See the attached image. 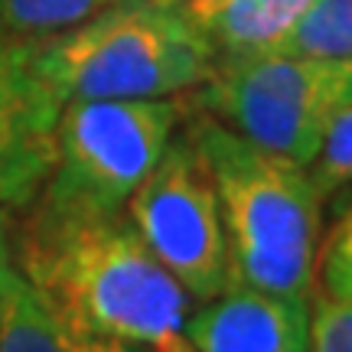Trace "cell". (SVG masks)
I'll return each instance as SVG.
<instances>
[{
	"mask_svg": "<svg viewBox=\"0 0 352 352\" xmlns=\"http://www.w3.org/2000/svg\"><path fill=\"white\" fill-rule=\"evenodd\" d=\"M16 271V258H13V212L0 206V294L7 287V280Z\"/></svg>",
	"mask_w": 352,
	"mask_h": 352,
	"instance_id": "16",
	"label": "cell"
},
{
	"mask_svg": "<svg viewBox=\"0 0 352 352\" xmlns=\"http://www.w3.org/2000/svg\"><path fill=\"white\" fill-rule=\"evenodd\" d=\"M219 59L271 52L314 0H186Z\"/></svg>",
	"mask_w": 352,
	"mask_h": 352,
	"instance_id": "9",
	"label": "cell"
},
{
	"mask_svg": "<svg viewBox=\"0 0 352 352\" xmlns=\"http://www.w3.org/2000/svg\"><path fill=\"white\" fill-rule=\"evenodd\" d=\"M183 336L196 352H314L310 297L232 284L212 300L192 303Z\"/></svg>",
	"mask_w": 352,
	"mask_h": 352,
	"instance_id": "8",
	"label": "cell"
},
{
	"mask_svg": "<svg viewBox=\"0 0 352 352\" xmlns=\"http://www.w3.org/2000/svg\"><path fill=\"white\" fill-rule=\"evenodd\" d=\"M307 173L314 179L316 192L329 202L352 186V108L342 111L329 131L323 134L314 160L307 164Z\"/></svg>",
	"mask_w": 352,
	"mask_h": 352,
	"instance_id": "14",
	"label": "cell"
},
{
	"mask_svg": "<svg viewBox=\"0 0 352 352\" xmlns=\"http://www.w3.org/2000/svg\"><path fill=\"white\" fill-rule=\"evenodd\" d=\"M186 104L307 166L329 124L352 108V56L258 52L219 59Z\"/></svg>",
	"mask_w": 352,
	"mask_h": 352,
	"instance_id": "5",
	"label": "cell"
},
{
	"mask_svg": "<svg viewBox=\"0 0 352 352\" xmlns=\"http://www.w3.org/2000/svg\"><path fill=\"white\" fill-rule=\"evenodd\" d=\"M0 352H153L147 346L104 342L82 336L52 316V310L36 297V290L13 271L0 294Z\"/></svg>",
	"mask_w": 352,
	"mask_h": 352,
	"instance_id": "10",
	"label": "cell"
},
{
	"mask_svg": "<svg viewBox=\"0 0 352 352\" xmlns=\"http://www.w3.org/2000/svg\"><path fill=\"white\" fill-rule=\"evenodd\" d=\"M271 52L284 56H352V0H314Z\"/></svg>",
	"mask_w": 352,
	"mask_h": 352,
	"instance_id": "11",
	"label": "cell"
},
{
	"mask_svg": "<svg viewBox=\"0 0 352 352\" xmlns=\"http://www.w3.org/2000/svg\"><path fill=\"white\" fill-rule=\"evenodd\" d=\"M314 294L336 303H352V206L327 232V239H320Z\"/></svg>",
	"mask_w": 352,
	"mask_h": 352,
	"instance_id": "13",
	"label": "cell"
},
{
	"mask_svg": "<svg viewBox=\"0 0 352 352\" xmlns=\"http://www.w3.org/2000/svg\"><path fill=\"white\" fill-rule=\"evenodd\" d=\"M124 212L153 258L192 303L212 300L235 284V264L212 176L183 124L157 166L127 199Z\"/></svg>",
	"mask_w": 352,
	"mask_h": 352,
	"instance_id": "6",
	"label": "cell"
},
{
	"mask_svg": "<svg viewBox=\"0 0 352 352\" xmlns=\"http://www.w3.org/2000/svg\"><path fill=\"white\" fill-rule=\"evenodd\" d=\"M186 98L65 101L52 127V153L30 206L63 215H118L170 147Z\"/></svg>",
	"mask_w": 352,
	"mask_h": 352,
	"instance_id": "4",
	"label": "cell"
},
{
	"mask_svg": "<svg viewBox=\"0 0 352 352\" xmlns=\"http://www.w3.org/2000/svg\"><path fill=\"white\" fill-rule=\"evenodd\" d=\"M153 352H196V349H192V342H189L183 333H173V336H166V340L157 342Z\"/></svg>",
	"mask_w": 352,
	"mask_h": 352,
	"instance_id": "17",
	"label": "cell"
},
{
	"mask_svg": "<svg viewBox=\"0 0 352 352\" xmlns=\"http://www.w3.org/2000/svg\"><path fill=\"white\" fill-rule=\"evenodd\" d=\"M108 0H0V33L13 39H50L98 13Z\"/></svg>",
	"mask_w": 352,
	"mask_h": 352,
	"instance_id": "12",
	"label": "cell"
},
{
	"mask_svg": "<svg viewBox=\"0 0 352 352\" xmlns=\"http://www.w3.org/2000/svg\"><path fill=\"white\" fill-rule=\"evenodd\" d=\"M63 98L39 63V39L0 33V206L13 215L36 199Z\"/></svg>",
	"mask_w": 352,
	"mask_h": 352,
	"instance_id": "7",
	"label": "cell"
},
{
	"mask_svg": "<svg viewBox=\"0 0 352 352\" xmlns=\"http://www.w3.org/2000/svg\"><path fill=\"white\" fill-rule=\"evenodd\" d=\"M39 63L63 104L189 98L212 76L219 52L186 0H108L72 30L39 39Z\"/></svg>",
	"mask_w": 352,
	"mask_h": 352,
	"instance_id": "3",
	"label": "cell"
},
{
	"mask_svg": "<svg viewBox=\"0 0 352 352\" xmlns=\"http://www.w3.org/2000/svg\"><path fill=\"white\" fill-rule=\"evenodd\" d=\"M13 258L52 316L91 340L153 349L183 333L192 310L127 212L63 215L26 206L13 215Z\"/></svg>",
	"mask_w": 352,
	"mask_h": 352,
	"instance_id": "1",
	"label": "cell"
},
{
	"mask_svg": "<svg viewBox=\"0 0 352 352\" xmlns=\"http://www.w3.org/2000/svg\"><path fill=\"white\" fill-rule=\"evenodd\" d=\"M183 127L209 166L226 222L235 284L284 297H314L323 196L307 166L186 111Z\"/></svg>",
	"mask_w": 352,
	"mask_h": 352,
	"instance_id": "2",
	"label": "cell"
},
{
	"mask_svg": "<svg viewBox=\"0 0 352 352\" xmlns=\"http://www.w3.org/2000/svg\"><path fill=\"white\" fill-rule=\"evenodd\" d=\"M310 349L352 352V303L310 297Z\"/></svg>",
	"mask_w": 352,
	"mask_h": 352,
	"instance_id": "15",
	"label": "cell"
}]
</instances>
